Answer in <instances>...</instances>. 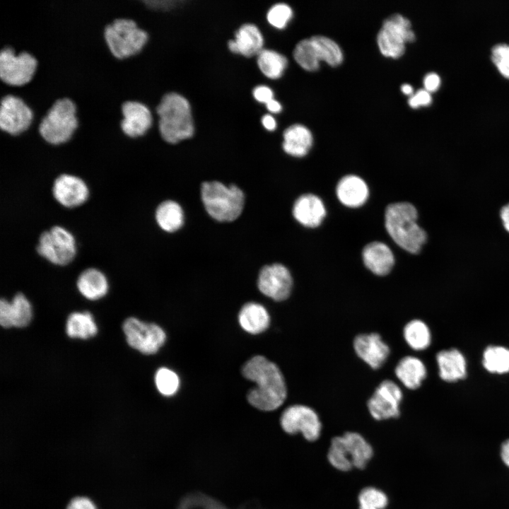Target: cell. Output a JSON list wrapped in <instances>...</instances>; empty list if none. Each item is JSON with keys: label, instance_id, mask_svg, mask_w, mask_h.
<instances>
[{"label": "cell", "instance_id": "obj_23", "mask_svg": "<svg viewBox=\"0 0 509 509\" xmlns=\"http://www.w3.org/2000/svg\"><path fill=\"white\" fill-rule=\"evenodd\" d=\"M362 257L365 267L379 276L387 274L394 264V257L390 248L381 242H373L363 250Z\"/></svg>", "mask_w": 509, "mask_h": 509}, {"label": "cell", "instance_id": "obj_45", "mask_svg": "<svg viewBox=\"0 0 509 509\" xmlns=\"http://www.w3.org/2000/svg\"><path fill=\"white\" fill-rule=\"evenodd\" d=\"M262 124L269 131H274L276 127V122L270 115H265L262 117Z\"/></svg>", "mask_w": 509, "mask_h": 509}, {"label": "cell", "instance_id": "obj_47", "mask_svg": "<svg viewBox=\"0 0 509 509\" xmlns=\"http://www.w3.org/2000/svg\"><path fill=\"white\" fill-rule=\"evenodd\" d=\"M501 217L505 228L509 232V204L503 206L501 209Z\"/></svg>", "mask_w": 509, "mask_h": 509}, {"label": "cell", "instance_id": "obj_1", "mask_svg": "<svg viewBox=\"0 0 509 509\" xmlns=\"http://www.w3.org/2000/svg\"><path fill=\"white\" fill-rule=\"evenodd\" d=\"M243 376L257 384L247 394V400L262 411H273L286 399V386L279 367L262 356L250 359L242 367Z\"/></svg>", "mask_w": 509, "mask_h": 509}, {"label": "cell", "instance_id": "obj_30", "mask_svg": "<svg viewBox=\"0 0 509 509\" xmlns=\"http://www.w3.org/2000/svg\"><path fill=\"white\" fill-rule=\"evenodd\" d=\"M97 331V326L89 312H76L68 317L66 332L69 337L86 339L95 336Z\"/></svg>", "mask_w": 509, "mask_h": 509}, {"label": "cell", "instance_id": "obj_27", "mask_svg": "<svg viewBox=\"0 0 509 509\" xmlns=\"http://www.w3.org/2000/svg\"><path fill=\"white\" fill-rule=\"evenodd\" d=\"M76 285L82 296L89 300H98L103 297L108 290L105 276L94 268L84 270L79 275Z\"/></svg>", "mask_w": 509, "mask_h": 509}, {"label": "cell", "instance_id": "obj_44", "mask_svg": "<svg viewBox=\"0 0 509 509\" xmlns=\"http://www.w3.org/2000/svg\"><path fill=\"white\" fill-rule=\"evenodd\" d=\"M67 509H96V507L88 498L77 497L69 503Z\"/></svg>", "mask_w": 509, "mask_h": 509}, {"label": "cell", "instance_id": "obj_36", "mask_svg": "<svg viewBox=\"0 0 509 509\" xmlns=\"http://www.w3.org/2000/svg\"><path fill=\"white\" fill-rule=\"evenodd\" d=\"M296 62L305 70L315 71L320 68V59L310 39L300 41L293 50Z\"/></svg>", "mask_w": 509, "mask_h": 509}, {"label": "cell", "instance_id": "obj_48", "mask_svg": "<svg viewBox=\"0 0 509 509\" xmlns=\"http://www.w3.org/2000/svg\"><path fill=\"white\" fill-rule=\"evenodd\" d=\"M266 106H267V110L270 112H273V113H279L281 112V110L282 109L281 105L279 103V102L274 99H272L271 100L268 102L266 104Z\"/></svg>", "mask_w": 509, "mask_h": 509}, {"label": "cell", "instance_id": "obj_33", "mask_svg": "<svg viewBox=\"0 0 509 509\" xmlns=\"http://www.w3.org/2000/svg\"><path fill=\"white\" fill-rule=\"evenodd\" d=\"M257 62L262 73L271 79L280 78L288 65L285 56L270 49H262L257 55Z\"/></svg>", "mask_w": 509, "mask_h": 509}, {"label": "cell", "instance_id": "obj_2", "mask_svg": "<svg viewBox=\"0 0 509 509\" xmlns=\"http://www.w3.org/2000/svg\"><path fill=\"white\" fill-rule=\"evenodd\" d=\"M151 111L157 117L159 134L167 143L175 144L192 136L194 128L191 106L182 95L165 93Z\"/></svg>", "mask_w": 509, "mask_h": 509}, {"label": "cell", "instance_id": "obj_11", "mask_svg": "<svg viewBox=\"0 0 509 509\" xmlns=\"http://www.w3.org/2000/svg\"><path fill=\"white\" fill-rule=\"evenodd\" d=\"M122 329L128 344L147 355L156 353L166 338L165 332L158 325L135 317L127 318L123 323Z\"/></svg>", "mask_w": 509, "mask_h": 509}, {"label": "cell", "instance_id": "obj_13", "mask_svg": "<svg viewBox=\"0 0 509 509\" xmlns=\"http://www.w3.org/2000/svg\"><path fill=\"white\" fill-rule=\"evenodd\" d=\"M402 392L393 381L385 380L375 389L368 401V409L376 421L396 419L400 415Z\"/></svg>", "mask_w": 509, "mask_h": 509}, {"label": "cell", "instance_id": "obj_46", "mask_svg": "<svg viewBox=\"0 0 509 509\" xmlns=\"http://www.w3.org/2000/svg\"><path fill=\"white\" fill-rule=\"evenodd\" d=\"M501 455L504 463L509 467V439L503 443Z\"/></svg>", "mask_w": 509, "mask_h": 509}, {"label": "cell", "instance_id": "obj_22", "mask_svg": "<svg viewBox=\"0 0 509 509\" xmlns=\"http://www.w3.org/2000/svg\"><path fill=\"white\" fill-rule=\"evenodd\" d=\"M436 362L440 378L447 382H455L465 378L467 361L462 353L451 348L439 351Z\"/></svg>", "mask_w": 509, "mask_h": 509}, {"label": "cell", "instance_id": "obj_8", "mask_svg": "<svg viewBox=\"0 0 509 509\" xmlns=\"http://www.w3.org/2000/svg\"><path fill=\"white\" fill-rule=\"evenodd\" d=\"M37 59L30 53L18 54L11 47L0 49V81L9 86H23L34 76Z\"/></svg>", "mask_w": 509, "mask_h": 509}, {"label": "cell", "instance_id": "obj_14", "mask_svg": "<svg viewBox=\"0 0 509 509\" xmlns=\"http://www.w3.org/2000/svg\"><path fill=\"white\" fill-rule=\"evenodd\" d=\"M292 285L290 271L283 264L267 265L259 272L257 281L259 290L274 300H286L291 293Z\"/></svg>", "mask_w": 509, "mask_h": 509}, {"label": "cell", "instance_id": "obj_15", "mask_svg": "<svg viewBox=\"0 0 509 509\" xmlns=\"http://www.w3.org/2000/svg\"><path fill=\"white\" fill-rule=\"evenodd\" d=\"M122 119L120 127L128 137L136 139L144 136L153 127L154 117L151 110L138 101H126L122 104Z\"/></svg>", "mask_w": 509, "mask_h": 509}, {"label": "cell", "instance_id": "obj_4", "mask_svg": "<svg viewBox=\"0 0 509 509\" xmlns=\"http://www.w3.org/2000/svg\"><path fill=\"white\" fill-rule=\"evenodd\" d=\"M201 197L209 215L221 222L235 220L244 206V194L239 187L226 186L218 181L204 182Z\"/></svg>", "mask_w": 509, "mask_h": 509}, {"label": "cell", "instance_id": "obj_32", "mask_svg": "<svg viewBox=\"0 0 509 509\" xmlns=\"http://www.w3.org/2000/svg\"><path fill=\"white\" fill-rule=\"evenodd\" d=\"M482 365L491 373H509V349L498 345L486 347L482 354Z\"/></svg>", "mask_w": 509, "mask_h": 509}, {"label": "cell", "instance_id": "obj_12", "mask_svg": "<svg viewBox=\"0 0 509 509\" xmlns=\"http://www.w3.org/2000/svg\"><path fill=\"white\" fill-rule=\"evenodd\" d=\"M34 115L21 98L6 95L0 98V129L12 136L20 135L31 126Z\"/></svg>", "mask_w": 509, "mask_h": 509}, {"label": "cell", "instance_id": "obj_38", "mask_svg": "<svg viewBox=\"0 0 509 509\" xmlns=\"http://www.w3.org/2000/svg\"><path fill=\"white\" fill-rule=\"evenodd\" d=\"M293 16L291 8L286 4H276L268 11L267 18L270 25L276 28H284Z\"/></svg>", "mask_w": 509, "mask_h": 509}, {"label": "cell", "instance_id": "obj_3", "mask_svg": "<svg viewBox=\"0 0 509 509\" xmlns=\"http://www.w3.org/2000/svg\"><path fill=\"white\" fill-rule=\"evenodd\" d=\"M416 209L408 202L390 204L385 213L386 230L400 247L406 251L418 253L426 242V232L417 223Z\"/></svg>", "mask_w": 509, "mask_h": 509}, {"label": "cell", "instance_id": "obj_35", "mask_svg": "<svg viewBox=\"0 0 509 509\" xmlns=\"http://www.w3.org/2000/svg\"><path fill=\"white\" fill-rule=\"evenodd\" d=\"M358 509H386L389 497L382 489L368 486L363 488L357 497Z\"/></svg>", "mask_w": 509, "mask_h": 509}, {"label": "cell", "instance_id": "obj_43", "mask_svg": "<svg viewBox=\"0 0 509 509\" xmlns=\"http://www.w3.org/2000/svg\"><path fill=\"white\" fill-rule=\"evenodd\" d=\"M423 85L427 91H435L440 85V78L436 73H428L424 77Z\"/></svg>", "mask_w": 509, "mask_h": 509}, {"label": "cell", "instance_id": "obj_42", "mask_svg": "<svg viewBox=\"0 0 509 509\" xmlns=\"http://www.w3.org/2000/svg\"><path fill=\"white\" fill-rule=\"evenodd\" d=\"M253 96L256 100L265 105L274 99L272 90L266 86H258L253 90Z\"/></svg>", "mask_w": 509, "mask_h": 509}, {"label": "cell", "instance_id": "obj_25", "mask_svg": "<svg viewBox=\"0 0 509 509\" xmlns=\"http://www.w3.org/2000/svg\"><path fill=\"white\" fill-rule=\"evenodd\" d=\"M283 151L294 157L305 156L312 145V135L304 125L296 124L288 127L283 132Z\"/></svg>", "mask_w": 509, "mask_h": 509}, {"label": "cell", "instance_id": "obj_24", "mask_svg": "<svg viewBox=\"0 0 509 509\" xmlns=\"http://www.w3.org/2000/svg\"><path fill=\"white\" fill-rule=\"evenodd\" d=\"M336 192L340 202L351 208L362 206L368 199L369 194L365 182L353 175L342 177L337 185Z\"/></svg>", "mask_w": 509, "mask_h": 509}, {"label": "cell", "instance_id": "obj_20", "mask_svg": "<svg viewBox=\"0 0 509 509\" xmlns=\"http://www.w3.org/2000/svg\"><path fill=\"white\" fill-rule=\"evenodd\" d=\"M264 38L259 28L254 24L246 23L239 28L235 39L228 42L230 52L246 57L258 55L263 49Z\"/></svg>", "mask_w": 509, "mask_h": 509}, {"label": "cell", "instance_id": "obj_10", "mask_svg": "<svg viewBox=\"0 0 509 509\" xmlns=\"http://www.w3.org/2000/svg\"><path fill=\"white\" fill-rule=\"evenodd\" d=\"M280 423L288 434L300 433L309 442L316 441L321 435L322 425L318 414L305 405L295 404L286 408L281 414Z\"/></svg>", "mask_w": 509, "mask_h": 509}, {"label": "cell", "instance_id": "obj_16", "mask_svg": "<svg viewBox=\"0 0 509 509\" xmlns=\"http://www.w3.org/2000/svg\"><path fill=\"white\" fill-rule=\"evenodd\" d=\"M335 440L344 458L353 468L363 469L374 455L371 444L359 433L347 431L335 436Z\"/></svg>", "mask_w": 509, "mask_h": 509}, {"label": "cell", "instance_id": "obj_28", "mask_svg": "<svg viewBox=\"0 0 509 509\" xmlns=\"http://www.w3.org/2000/svg\"><path fill=\"white\" fill-rule=\"evenodd\" d=\"M269 315L267 310L260 304L248 303L243 305L239 313V322L241 327L251 334H259L269 327Z\"/></svg>", "mask_w": 509, "mask_h": 509}, {"label": "cell", "instance_id": "obj_9", "mask_svg": "<svg viewBox=\"0 0 509 509\" xmlns=\"http://www.w3.org/2000/svg\"><path fill=\"white\" fill-rule=\"evenodd\" d=\"M37 251L40 256L54 264L66 265L75 257V239L63 227L54 226L40 235Z\"/></svg>", "mask_w": 509, "mask_h": 509}, {"label": "cell", "instance_id": "obj_18", "mask_svg": "<svg viewBox=\"0 0 509 509\" xmlns=\"http://www.w3.org/2000/svg\"><path fill=\"white\" fill-rule=\"evenodd\" d=\"M357 356L373 369L380 368L390 355V348L378 333L362 334L353 340Z\"/></svg>", "mask_w": 509, "mask_h": 509}, {"label": "cell", "instance_id": "obj_39", "mask_svg": "<svg viewBox=\"0 0 509 509\" xmlns=\"http://www.w3.org/2000/svg\"><path fill=\"white\" fill-rule=\"evenodd\" d=\"M491 59L499 72L509 78V45L498 44L491 50Z\"/></svg>", "mask_w": 509, "mask_h": 509}, {"label": "cell", "instance_id": "obj_29", "mask_svg": "<svg viewBox=\"0 0 509 509\" xmlns=\"http://www.w3.org/2000/svg\"><path fill=\"white\" fill-rule=\"evenodd\" d=\"M156 220L163 230L175 232L183 224L182 209L174 201H165L158 206L156 211Z\"/></svg>", "mask_w": 509, "mask_h": 509}, {"label": "cell", "instance_id": "obj_49", "mask_svg": "<svg viewBox=\"0 0 509 509\" xmlns=\"http://www.w3.org/2000/svg\"><path fill=\"white\" fill-rule=\"evenodd\" d=\"M401 90L404 94L407 95H412V93H414L413 87L410 84H407V83L403 84L401 86Z\"/></svg>", "mask_w": 509, "mask_h": 509}, {"label": "cell", "instance_id": "obj_21", "mask_svg": "<svg viewBox=\"0 0 509 509\" xmlns=\"http://www.w3.org/2000/svg\"><path fill=\"white\" fill-rule=\"evenodd\" d=\"M294 218L303 226L317 227L326 216V209L320 197L312 194L300 196L293 208Z\"/></svg>", "mask_w": 509, "mask_h": 509}, {"label": "cell", "instance_id": "obj_31", "mask_svg": "<svg viewBox=\"0 0 509 509\" xmlns=\"http://www.w3.org/2000/svg\"><path fill=\"white\" fill-rule=\"evenodd\" d=\"M406 344L415 351L427 349L431 341V334L428 325L421 320H412L407 322L403 329Z\"/></svg>", "mask_w": 509, "mask_h": 509}, {"label": "cell", "instance_id": "obj_26", "mask_svg": "<svg viewBox=\"0 0 509 509\" xmlns=\"http://www.w3.org/2000/svg\"><path fill=\"white\" fill-rule=\"evenodd\" d=\"M395 375L404 387L416 390L426 378L427 370L424 363L419 358L406 356L396 365Z\"/></svg>", "mask_w": 509, "mask_h": 509}, {"label": "cell", "instance_id": "obj_5", "mask_svg": "<svg viewBox=\"0 0 509 509\" xmlns=\"http://www.w3.org/2000/svg\"><path fill=\"white\" fill-rule=\"evenodd\" d=\"M76 107L68 98L57 100L42 118L38 127L41 137L49 144L68 142L78 128Z\"/></svg>", "mask_w": 509, "mask_h": 509}, {"label": "cell", "instance_id": "obj_41", "mask_svg": "<svg viewBox=\"0 0 509 509\" xmlns=\"http://www.w3.org/2000/svg\"><path fill=\"white\" fill-rule=\"evenodd\" d=\"M432 98L430 92L425 89H420L415 94L411 95L409 99V105L412 108H418L421 106H428L431 104Z\"/></svg>", "mask_w": 509, "mask_h": 509}, {"label": "cell", "instance_id": "obj_19", "mask_svg": "<svg viewBox=\"0 0 509 509\" xmlns=\"http://www.w3.org/2000/svg\"><path fill=\"white\" fill-rule=\"evenodd\" d=\"M32 318V308L25 296L17 293L11 302L0 300V324L5 328L27 326Z\"/></svg>", "mask_w": 509, "mask_h": 509}, {"label": "cell", "instance_id": "obj_37", "mask_svg": "<svg viewBox=\"0 0 509 509\" xmlns=\"http://www.w3.org/2000/svg\"><path fill=\"white\" fill-rule=\"evenodd\" d=\"M156 385L163 395L174 394L179 387V378L175 373L166 368L158 370L155 375Z\"/></svg>", "mask_w": 509, "mask_h": 509}, {"label": "cell", "instance_id": "obj_17", "mask_svg": "<svg viewBox=\"0 0 509 509\" xmlns=\"http://www.w3.org/2000/svg\"><path fill=\"white\" fill-rule=\"evenodd\" d=\"M52 194L61 205L74 208L83 204L88 198L89 191L85 182L78 177L62 174L53 183Z\"/></svg>", "mask_w": 509, "mask_h": 509}, {"label": "cell", "instance_id": "obj_7", "mask_svg": "<svg viewBox=\"0 0 509 509\" xmlns=\"http://www.w3.org/2000/svg\"><path fill=\"white\" fill-rule=\"evenodd\" d=\"M411 22L394 13L388 17L380 30L377 42L380 52L387 57L397 59L405 52V44L415 40Z\"/></svg>", "mask_w": 509, "mask_h": 509}, {"label": "cell", "instance_id": "obj_40", "mask_svg": "<svg viewBox=\"0 0 509 509\" xmlns=\"http://www.w3.org/2000/svg\"><path fill=\"white\" fill-rule=\"evenodd\" d=\"M148 10L156 13H165L175 9L182 1L173 0H142Z\"/></svg>", "mask_w": 509, "mask_h": 509}, {"label": "cell", "instance_id": "obj_6", "mask_svg": "<svg viewBox=\"0 0 509 509\" xmlns=\"http://www.w3.org/2000/svg\"><path fill=\"white\" fill-rule=\"evenodd\" d=\"M104 37L112 54L124 59L141 52L149 36L134 21L117 18L105 26Z\"/></svg>", "mask_w": 509, "mask_h": 509}, {"label": "cell", "instance_id": "obj_34", "mask_svg": "<svg viewBox=\"0 0 509 509\" xmlns=\"http://www.w3.org/2000/svg\"><path fill=\"white\" fill-rule=\"evenodd\" d=\"M310 40L320 61H324L332 66H337L342 62V51L334 41L322 35L312 36Z\"/></svg>", "mask_w": 509, "mask_h": 509}]
</instances>
